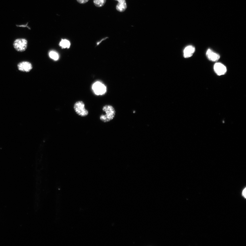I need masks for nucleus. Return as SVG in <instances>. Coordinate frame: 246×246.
<instances>
[{"instance_id":"f257e3e1","label":"nucleus","mask_w":246,"mask_h":246,"mask_svg":"<svg viewBox=\"0 0 246 246\" xmlns=\"http://www.w3.org/2000/svg\"><path fill=\"white\" fill-rule=\"evenodd\" d=\"M102 110L105 113L100 116V120L103 122H108L112 121L116 115L115 108L112 106L107 105L103 107Z\"/></svg>"},{"instance_id":"f03ea898","label":"nucleus","mask_w":246,"mask_h":246,"mask_svg":"<svg viewBox=\"0 0 246 246\" xmlns=\"http://www.w3.org/2000/svg\"><path fill=\"white\" fill-rule=\"evenodd\" d=\"M74 108L77 115L80 116L85 117L87 116L89 114V111L85 108V104L83 102H77L74 105Z\"/></svg>"},{"instance_id":"7ed1b4c3","label":"nucleus","mask_w":246,"mask_h":246,"mask_svg":"<svg viewBox=\"0 0 246 246\" xmlns=\"http://www.w3.org/2000/svg\"><path fill=\"white\" fill-rule=\"evenodd\" d=\"M92 88L93 92L97 96L104 95L107 92L106 86L99 81L94 82Z\"/></svg>"},{"instance_id":"20e7f679","label":"nucleus","mask_w":246,"mask_h":246,"mask_svg":"<svg viewBox=\"0 0 246 246\" xmlns=\"http://www.w3.org/2000/svg\"><path fill=\"white\" fill-rule=\"evenodd\" d=\"M28 42L24 38L17 39L13 43V47L18 52H22L27 49Z\"/></svg>"},{"instance_id":"39448f33","label":"nucleus","mask_w":246,"mask_h":246,"mask_svg":"<svg viewBox=\"0 0 246 246\" xmlns=\"http://www.w3.org/2000/svg\"><path fill=\"white\" fill-rule=\"evenodd\" d=\"M18 70L23 72H28L32 69V65L27 61H23L19 63L18 65Z\"/></svg>"},{"instance_id":"423d86ee","label":"nucleus","mask_w":246,"mask_h":246,"mask_svg":"<svg viewBox=\"0 0 246 246\" xmlns=\"http://www.w3.org/2000/svg\"><path fill=\"white\" fill-rule=\"evenodd\" d=\"M214 70L217 75H224L227 71V68L224 65L221 63H216L214 65Z\"/></svg>"},{"instance_id":"0eeeda50","label":"nucleus","mask_w":246,"mask_h":246,"mask_svg":"<svg viewBox=\"0 0 246 246\" xmlns=\"http://www.w3.org/2000/svg\"><path fill=\"white\" fill-rule=\"evenodd\" d=\"M195 49L192 45L186 47L184 50V56L185 58H190L192 56L195 51Z\"/></svg>"},{"instance_id":"6e6552de","label":"nucleus","mask_w":246,"mask_h":246,"mask_svg":"<svg viewBox=\"0 0 246 246\" xmlns=\"http://www.w3.org/2000/svg\"><path fill=\"white\" fill-rule=\"evenodd\" d=\"M206 54L208 59L211 61H216L220 58L219 54L213 52L210 49L208 50Z\"/></svg>"},{"instance_id":"1a4fd4ad","label":"nucleus","mask_w":246,"mask_h":246,"mask_svg":"<svg viewBox=\"0 0 246 246\" xmlns=\"http://www.w3.org/2000/svg\"><path fill=\"white\" fill-rule=\"evenodd\" d=\"M118 2L116 6L117 10L121 12H124L126 9L127 5L125 0H116Z\"/></svg>"},{"instance_id":"9d476101","label":"nucleus","mask_w":246,"mask_h":246,"mask_svg":"<svg viewBox=\"0 0 246 246\" xmlns=\"http://www.w3.org/2000/svg\"><path fill=\"white\" fill-rule=\"evenodd\" d=\"M59 45L62 49H68L70 47L71 43L67 39H62L60 42Z\"/></svg>"},{"instance_id":"9b49d317","label":"nucleus","mask_w":246,"mask_h":246,"mask_svg":"<svg viewBox=\"0 0 246 246\" xmlns=\"http://www.w3.org/2000/svg\"><path fill=\"white\" fill-rule=\"evenodd\" d=\"M49 55L50 58L54 61H58L60 58L59 53L55 51L52 50L50 51Z\"/></svg>"},{"instance_id":"f8f14e48","label":"nucleus","mask_w":246,"mask_h":246,"mask_svg":"<svg viewBox=\"0 0 246 246\" xmlns=\"http://www.w3.org/2000/svg\"><path fill=\"white\" fill-rule=\"evenodd\" d=\"M106 2V0H94L93 2L96 6L101 7L104 5Z\"/></svg>"},{"instance_id":"ddd939ff","label":"nucleus","mask_w":246,"mask_h":246,"mask_svg":"<svg viewBox=\"0 0 246 246\" xmlns=\"http://www.w3.org/2000/svg\"><path fill=\"white\" fill-rule=\"evenodd\" d=\"M77 1L80 4H83L87 2L89 0H77Z\"/></svg>"},{"instance_id":"4468645a","label":"nucleus","mask_w":246,"mask_h":246,"mask_svg":"<svg viewBox=\"0 0 246 246\" xmlns=\"http://www.w3.org/2000/svg\"><path fill=\"white\" fill-rule=\"evenodd\" d=\"M246 188H245L244 190H243L242 193V195L243 197H244V198H246Z\"/></svg>"},{"instance_id":"2eb2a0df","label":"nucleus","mask_w":246,"mask_h":246,"mask_svg":"<svg viewBox=\"0 0 246 246\" xmlns=\"http://www.w3.org/2000/svg\"><path fill=\"white\" fill-rule=\"evenodd\" d=\"M107 39V38H105L104 39H103L102 40V41H101V42H98V43H97V45H98L100 43V42H101L102 41H104V40L105 39Z\"/></svg>"}]
</instances>
